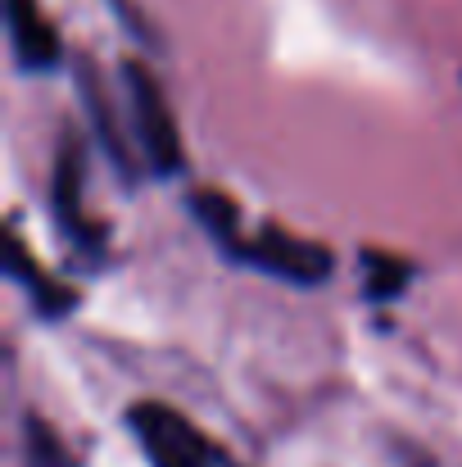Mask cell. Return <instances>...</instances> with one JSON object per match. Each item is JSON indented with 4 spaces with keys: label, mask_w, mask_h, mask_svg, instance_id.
Here are the masks:
<instances>
[{
    "label": "cell",
    "mask_w": 462,
    "mask_h": 467,
    "mask_svg": "<svg viewBox=\"0 0 462 467\" xmlns=\"http://www.w3.org/2000/svg\"><path fill=\"white\" fill-rule=\"evenodd\" d=\"M5 32H9V50L14 64L23 73H50L64 64V41L50 23V14L41 9V0H5Z\"/></svg>",
    "instance_id": "277c9868"
},
{
    "label": "cell",
    "mask_w": 462,
    "mask_h": 467,
    "mask_svg": "<svg viewBox=\"0 0 462 467\" xmlns=\"http://www.w3.org/2000/svg\"><path fill=\"white\" fill-rule=\"evenodd\" d=\"M23 445H27V467H77L73 454H68V445H64V441L50 431V422L36 418V413L23 418Z\"/></svg>",
    "instance_id": "ba28073f"
},
{
    "label": "cell",
    "mask_w": 462,
    "mask_h": 467,
    "mask_svg": "<svg viewBox=\"0 0 462 467\" xmlns=\"http://www.w3.org/2000/svg\"><path fill=\"white\" fill-rule=\"evenodd\" d=\"M123 87H128V119L137 132V155L146 159L154 177H177L186 168V150H181L168 91L159 87V78L146 64H123Z\"/></svg>",
    "instance_id": "6da1fadb"
},
{
    "label": "cell",
    "mask_w": 462,
    "mask_h": 467,
    "mask_svg": "<svg viewBox=\"0 0 462 467\" xmlns=\"http://www.w3.org/2000/svg\"><path fill=\"white\" fill-rule=\"evenodd\" d=\"M413 264L404 254H381V250H367L363 254V286H367V300H399L413 282Z\"/></svg>",
    "instance_id": "52a82bcc"
},
{
    "label": "cell",
    "mask_w": 462,
    "mask_h": 467,
    "mask_svg": "<svg viewBox=\"0 0 462 467\" xmlns=\"http://www.w3.org/2000/svg\"><path fill=\"white\" fill-rule=\"evenodd\" d=\"M50 200H55V218H59L64 236L77 250H100L105 245L100 227L82 209V146L77 141H64L59 146V159H55V195Z\"/></svg>",
    "instance_id": "5b68a950"
},
{
    "label": "cell",
    "mask_w": 462,
    "mask_h": 467,
    "mask_svg": "<svg viewBox=\"0 0 462 467\" xmlns=\"http://www.w3.org/2000/svg\"><path fill=\"white\" fill-rule=\"evenodd\" d=\"M5 273L27 291L32 309L41 313V317H64V313L77 305V296H73L59 277H50V273L27 254V245L18 241V232H14V227H9V245H5Z\"/></svg>",
    "instance_id": "8992f818"
},
{
    "label": "cell",
    "mask_w": 462,
    "mask_h": 467,
    "mask_svg": "<svg viewBox=\"0 0 462 467\" xmlns=\"http://www.w3.org/2000/svg\"><path fill=\"white\" fill-rule=\"evenodd\" d=\"M150 467H241L218 441H209L190 418L168 404H137L128 413Z\"/></svg>",
    "instance_id": "3957f363"
},
{
    "label": "cell",
    "mask_w": 462,
    "mask_h": 467,
    "mask_svg": "<svg viewBox=\"0 0 462 467\" xmlns=\"http://www.w3.org/2000/svg\"><path fill=\"white\" fill-rule=\"evenodd\" d=\"M222 254L236 259V264H245V268H254V273H263V277L291 282V286H317V282H326L331 268H335V254H331L326 245H317V241H308V236H295V232H286V227H277V223L259 227L254 236L241 232Z\"/></svg>",
    "instance_id": "7a4b0ae2"
}]
</instances>
